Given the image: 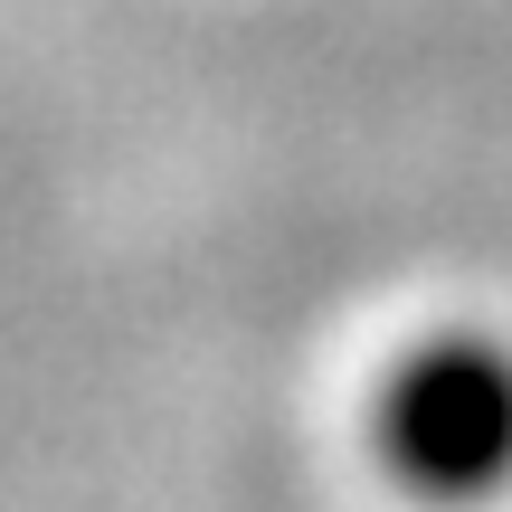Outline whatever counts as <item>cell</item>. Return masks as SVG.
<instances>
[{
	"instance_id": "obj_1",
	"label": "cell",
	"mask_w": 512,
	"mask_h": 512,
	"mask_svg": "<svg viewBox=\"0 0 512 512\" xmlns=\"http://www.w3.org/2000/svg\"><path fill=\"white\" fill-rule=\"evenodd\" d=\"M380 456L427 503H494L512 484V351L484 332L418 342L380 389Z\"/></svg>"
}]
</instances>
